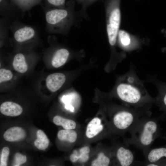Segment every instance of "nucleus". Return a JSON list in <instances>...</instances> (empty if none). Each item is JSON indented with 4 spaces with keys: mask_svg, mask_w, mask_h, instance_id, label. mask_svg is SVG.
Segmentation results:
<instances>
[{
    "mask_svg": "<svg viewBox=\"0 0 166 166\" xmlns=\"http://www.w3.org/2000/svg\"><path fill=\"white\" fill-rule=\"evenodd\" d=\"M118 81L114 92L124 105L138 108H152L154 104V98L149 94L133 67Z\"/></svg>",
    "mask_w": 166,
    "mask_h": 166,
    "instance_id": "1",
    "label": "nucleus"
},
{
    "mask_svg": "<svg viewBox=\"0 0 166 166\" xmlns=\"http://www.w3.org/2000/svg\"><path fill=\"white\" fill-rule=\"evenodd\" d=\"M46 30L50 34L67 35L80 17L75 10L74 0H69L60 8H45Z\"/></svg>",
    "mask_w": 166,
    "mask_h": 166,
    "instance_id": "2",
    "label": "nucleus"
},
{
    "mask_svg": "<svg viewBox=\"0 0 166 166\" xmlns=\"http://www.w3.org/2000/svg\"><path fill=\"white\" fill-rule=\"evenodd\" d=\"M151 115L143 118L129 132L130 136L124 137L126 144L134 146L141 150L144 155L159 135L157 121Z\"/></svg>",
    "mask_w": 166,
    "mask_h": 166,
    "instance_id": "3",
    "label": "nucleus"
},
{
    "mask_svg": "<svg viewBox=\"0 0 166 166\" xmlns=\"http://www.w3.org/2000/svg\"><path fill=\"white\" fill-rule=\"evenodd\" d=\"M120 3V0H106L104 4L107 34L110 47L111 59L113 60L117 59L121 55V53L117 52L116 49L121 23Z\"/></svg>",
    "mask_w": 166,
    "mask_h": 166,
    "instance_id": "4",
    "label": "nucleus"
},
{
    "mask_svg": "<svg viewBox=\"0 0 166 166\" xmlns=\"http://www.w3.org/2000/svg\"><path fill=\"white\" fill-rule=\"evenodd\" d=\"M118 108L113 115L112 123L114 128L122 134L129 133L143 118L152 114L150 109L124 105Z\"/></svg>",
    "mask_w": 166,
    "mask_h": 166,
    "instance_id": "5",
    "label": "nucleus"
},
{
    "mask_svg": "<svg viewBox=\"0 0 166 166\" xmlns=\"http://www.w3.org/2000/svg\"><path fill=\"white\" fill-rule=\"evenodd\" d=\"M12 39L17 43H23L39 39L38 33L33 26L15 22L9 26Z\"/></svg>",
    "mask_w": 166,
    "mask_h": 166,
    "instance_id": "6",
    "label": "nucleus"
},
{
    "mask_svg": "<svg viewBox=\"0 0 166 166\" xmlns=\"http://www.w3.org/2000/svg\"><path fill=\"white\" fill-rule=\"evenodd\" d=\"M135 36L127 31L120 30L117 38V45L125 51H130L139 48L141 44Z\"/></svg>",
    "mask_w": 166,
    "mask_h": 166,
    "instance_id": "7",
    "label": "nucleus"
},
{
    "mask_svg": "<svg viewBox=\"0 0 166 166\" xmlns=\"http://www.w3.org/2000/svg\"><path fill=\"white\" fill-rule=\"evenodd\" d=\"M127 145H121L117 148L116 157L119 164L122 166H133L137 165V161L135 160L134 155Z\"/></svg>",
    "mask_w": 166,
    "mask_h": 166,
    "instance_id": "8",
    "label": "nucleus"
},
{
    "mask_svg": "<svg viewBox=\"0 0 166 166\" xmlns=\"http://www.w3.org/2000/svg\"><path fill=\"white\" fill-rule=\"evenodd\" d=\"M149 81L155 85L158 91L157 96L154 98V104L166 111V82L160 81L155 76L150 77Z\"/></svg>",
    "mask_w": 166,
    "mask_h": 166,
    "instance_id": "9",
    "label": "nucleus"
},
{
    "mask_svg": "<svg viewBox=\"0 0 166 166\" xmlns=\"http://www.w3.org/2000/svg\"><path fill=\"white\" fill-rule=\"evenodd\" d=\"M65 80V76L62 73H52L49 75L46 79V85L50 91L55 92L62 87Z\"/></svg>",
    "mask_w": 166,
    "mask_h": 166,
    "instance_id": "10",
    "label": "nucleus"
},
{
    "mask_svg": "<svg viewBox=\"0 0 166 166\" xmlns=\"http://www.w3.org/2000/svg\"><path fill=\"white\" fill-rule=\"evenodd\" d=\"M70 51L65 48H60L53 54L51 63L54 68H58L64 65L71 56Z\"/></svg>",
    "mask_w": 166,
    "mask_h": 166,
    "instance_id": "11",
    "label": "nucleus"
},
{
    "mask_svg": "<svg viewBox=\"0 0 166 166\" xmlns=\"http://www.w3.org/2000/svg\"><path fill=\"white\" fill-rule=\"evenodd\" d=\"M0 111L3 114L8 116L16 117L22 113L23 109L19 105L11 102L6 101L1 104Z\"/></svg>",
    "mask_w": 166,
    "mask_h": 166,
    "instance_id": "12",
    "label": "nucleus"
},
{
    "mask_svg": "<svg viewBox=\"0 0 166 166\" xmlns=\"http://www.w3.org/2000/svg\"><path fill=\"white\" fill-rule=\"evenodd\" d=\"M145 162L156 163L163 158H166V147L150 148L144 155Z\"/></svg>",
    "mask_w": 166,
    "mask_h": 166,
    "instance_id": "13",
    "label": "nucleus"
},
{
    "mask_svg": "<svg viewBox=\"0 0 166 166\" xmlns=\"http://www.w3.org/2000/svg\"><path fill=\"white\" fill-rule=\"evenodd\" d=\"M26 136L25 131L22 128L13 127L6 131L3 134V137L7 141L13 142L21 140Z\"/></svg>",
    "mask_w": 166,
    "mask_h": 166,
    "instance_id": "14",
    "label": "nucleus"
},
{
    "mask_svg": "<svg viewBox=\"0 0 166 166\" xmlns=\"http://www.w3.org/2000/svg\"><path fill=\"white\" fill-rule=\"evenodd\" d=\"M103 128V125L101 124V120L98 117L94 118L87 125L86 135L88 138H92L101 132Z\"/></svg>",
    "mask_w": 166,
    "mask_h": 166,
    "instance_id": "15",
    "label": "nucleus"
},
{
    "mask_svg": "<svg viewBox=\"0 0 166 166\" xmlns=\"http://www.w3.org/2000/svg\"><path fill=\"white\" fill-rule=\"evenodd\" d=\"M18 10L22 13L29 11L34 6L40 4L43 0H9Z\"/></svg>",
    "mask_w": 166,
    "mask_h": 166,
    "instance_id": "16",
    "label": "nucleus"
},
{
    "mask_svg": "<svg viewBox=\"0 0 166 166\" xmlns=\"http://www.w3.org/2000/svg\"><path fill=\"white\" fill-rule=\"evenodd\" d=\"M13 65L17 71L23 73L27 70L28 66L25 55L22 53H18L14 57Z\"/></svg>",
    "mask_w": 166,
    "mask_h": 166,
    "instance_id": "17",
    "label": "nucleus"
},
{
    "mask_svg": "<svg viewBox=\"0 0 166 166\" xmlns=\"http://www.w3.org/2000/svg\"><path fill=\"white\" fill-rule=\"evenodd\" d=\"M18 10L9 0H0V10L1 15L8 18Z\"/></svg>",
    "mask_w": 166,
    "mask_h": 166,
    "instance_id": "18",
    "label": "nucleus"
},
{
    "mask_svg": "<svg viewBox=\"0 0 166 166\" xmlns=\"http://www.w3.org/2000/svg\"><path fill=\"white\" fill-rule=\"evenodd\" d=\"M37 139L34 142V145L38 149L44 150L47 148L49 140L45 133L42 130H38L36 133Z\"/></svg>",
    "mask_w": 166,
    "mask_h": 166,
    "instance_id": "19",
    "label": "nucleus"
},
{
    "mask_svg": "<svg viewBox=\"0 0 166 166\" xmlns=\"http://www.w3.org/2000/svg\"><path fill=\"white\" fill-rule=\"evenodd\" d=\"M53 121L56 125L61 126L66 129L71 130L76 128V124L73 121L65 118L59 116H56L53 118Z\"/></svg>",
    "mask_w": 166,
    "mask_h": 166,
    "instance_id": "20",
    "label": "nucleus"
},
{
    "mask_svg": "<svg viewBox=\"0 0 166 166\" xmlns=\"http://www.w3.org/2000/svg\"><path fill=\"white\" fill-rule=\"evenodd\" d=\"M57 136L60 140L73 143L77 139V134L76 132L72 129H65L59 131Z\"/></svg>",
    "mask_w": 166,
    "mask_h": 166,
    "instance_id": "21",
    "label": "nucleus"
},
{
    "mask_svg": "<svg viewBox=\"0 0 166 166\" xmlns=\"http://www.w3.org/2000/svg\"><path fill=\"white\" fill-rule=\"evenodd\" d=\"M111 162L110 158L103 152L99 153L97 158L91 164L93 166H108Z\"/></svg>",
    "mask_w": 166,
    "mask_h": 166,
    "instance_id": "22",
    "label": "nucleus"
},
{
    "mask_svg": "<svg viewBox=\"0 0 166 166\" xmlns=\"http://www.w3.org/2000/svg\"><path fill=\"white\" fill-rule=\"evenodd\" d=\"M46 4V8H60L65 7L66 0H43Z\"/></svg>",
    "mask_w": 166,
    "mask_h": 166,
    "instance_id": "23",
    "label": "nucleus"
},
{
    "mask_svg": "<svg viewBox=\"0 0 166 166\" xmlns=\"http://www.w3.org/2000/svg\"><path fill=\"white\" fill-rule=\"evenodd\" d=\"M99 0H85L82 5L81 9L78 11L80 17L87 18L88 16L86 13L87 8L91 5Z\"/></svg>",
    "mask_w": 166,
    "mask_h": 166,
    "instance_id": "24",
    "label": "nucleus"
},
{
    "mask_svg": "<svg viewBox=\"0 0 166 166\" xmlns=\"http://www.w3.org/2000/svg\"><path fill=\"white\" fill-rule=\"evenodd\" d=\"M13 77L12 72L9 70L5 69H0V83L10 80Z\"/></svg>",
    "mask_w": 166,
    "mask_h": 166,
    "instance_id": "25",
    "label": "nucleus"
},
{
    "mask_svg": "<svg viewBox=\"0 0 166 166\" xmlns=\"http://www.w3.org/2000/svg\"><path fill=\"white\" fill-rule=\"evenodd\" d=\"M10 153V149L8 147H4L2 151L0 158V166H7V161Z\"/></svg>",
    "mask_w": 166,
    "mask_h": 166,
    "instance_id": "26",
    "label": "nucleus"
},
{
    "mask_svg": "<svg viewBox=\"0 0 166 166\" xmlns=\"http://www.w3.org/2000/svg\"><path fill=\"white\" fill-rule=\"evenodd\" d=\"M26 157L19 153H17L14 156V166H18L26 161Z\"/></svg>",
    "mask_w": 166,
    "mask_h": 166,
    "instance_id": "27",
    "label": "nucleus"
},
{
    "mask_svg": "<svg viewBox=\"0 0 166 166\" xmlns=\"http://www.w3.org/2000/svg\"><path fill=\"white\" fill-rule=\"evenodd\" d=\"M90 149L89 147L85 146L81 148L79 150V152H81L85 154H88L90 152Z\"/></svg>",
    "mask_w": 166,
    "mask_h": 166,
    "instance_id": "28",
    "label": "nucleus"
},
{
    "mask_svg": "<svg viewBox=\"0 0 166 166\" xmlns=\"http://www.w3.org/2000/svg\"><path fill=\"white\" fill-rule=\"evenodd\" d=\"M70 159L72 162L74 163L79 160V158L77 155L73 153L70 156Z\"/></svg>",
    "mask_w": 166,
    "mask_h": 166,
    "instance_id": "29",
    "label": "nucleus"
},
{
    "mask_svg": "<svg viewBox=\"0 0 166 166\" xmlns=\"http://www.w3.org/2000/svg\"><path fill=\"white\" fill-rule=\"evenodd\" d=\"M77 2L81 4L82 5L83 3L85 0H76Z\"/></svg>",
    "mask_w": 166,
    "mask_h": 166,
    "instance_id": "30",
    "label": "nucleus"
}]
</instances>
